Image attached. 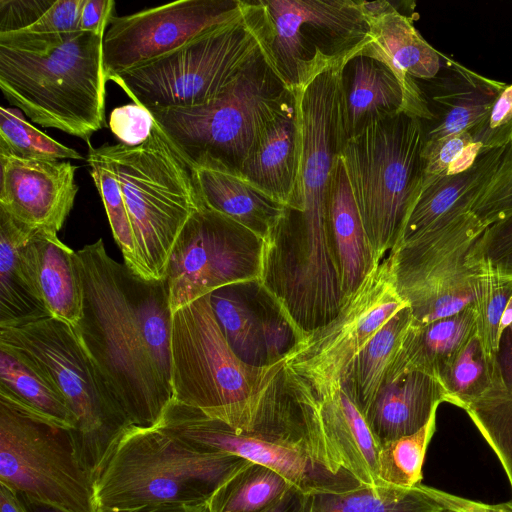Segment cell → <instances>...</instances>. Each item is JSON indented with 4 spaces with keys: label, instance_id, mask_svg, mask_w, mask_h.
<instances>
[{
    "label": "cell",
    "instance_id": "6da1fadb",
    "mask_svg": "<svg viewBox=\"0 0 512 512\" xmlns=\"http://www.w3.org/2000/svg\"><path fill=\"white\" fill-rule=\"evenodd\" d=\"M76 254L83 316L73 329L129 425L155 428L173 400L167 283L112 259L102 239Z\"/></svg>",
    "mask_w": 512,
    "mask_h": 512
},
{
    "label": "cell",
    "instance_id": "7a4b0ae2",
    "mask_svg": "<svg viewBox=\"0 0 512 512\" xmlns=\"http://www.w3.org/2000/svg\"><path fill=\"white\" fill-rule=\"evenodd\" d=\"M284 362L255 366L230 347L210 294L172 312L173 400L235 431L297 450L312 460L322 443L283 379Z\"/></svg>",
    "mask_w": 512,
    "mask_h": 512
},
{
    "label": "cell",
    "instance_id": "3957f363",
    "mask_svg": "<svg viewBox=\"0 0 512 512\" xmlns=\"http://www.w3.org/2000/svg\"><path fill=\"white\" fill-rule=\"evenodd\" d=\"M103 40L86 31L0 34V89L33 123L90 145L105 125Z\"/></svg>",
    "mask_w": 512,
    "mask_h": 512
},
{
    "label": "cell",
    "instance_id": "277c9868",
    "mask_svg": "<svg viewBox=\"0 0 512 512\" xmlns=\"http://www.w3.org/2000/svg\"><path fill=\"white\" fill-rule=\"evenodd\" d=\"M350 58L292 90L298 119L297 187L271 245L281 264L302 274L323 273L335 263L329 196L336 158L345 141L341 74Z\"/></svg>",
    "mask_w": 512,
    "mask_h": 512
},
{
    "label": "cell",
    "instance_id": "5b68a950",
    "mask_svg": "<svg viewBox=\"0 0 512 512\" xmlns=\"http://www.w3.org/2000/svg\"><path fill=\"white\" fill-rule=\"evenodd\" d=\"M249 463L230 453L201 451L159 427H130L96 475L98 503L111 510L204 504Z\"/></svg>",
    "mask_w": 512,
    "mask_h": 512
},
{
    "label": "cell",
    "instance_id": "8992f818",
    "mask_svg": "<svg viewBox=\"0 0 512 512\" xmlns=\"http://www.w3.org/2000/svg\"><path fill=\"white\" fill-rule=\"evenodd\" d=\"M123 193L135 244V274L165 280L168 260L184 225L203 204L194 167L154 120L137 146L101 145Z\"/></svg>",
    "mask_w": 512,
    "mask_h": 512
},
{
    "label": "cell",
    "instance_id": "52a82bcc",
    "mask_svg": "<svg viewBox=\"0 0 512 512\" xmlns=\"http://www.w3.org/2000/svg\"><path fill=\"white\" fill-rule=\"evenodd\" d=\"M424 122L404 112L369 121L339 156L375 258L397 244L423 184Z\"/></svg>",
    "mask_w": 512,
    "mask_h": 512
},
{
    "label": "cell",
    "instance_id": "ba28073f",
    "mask_svg": "<svg viewBox=\"0 0 512 512\" xmlns=\"http://www.w3.org/2000/svg\"><path fill=\"white\" fill-rule=\"evenodd\" d=\"M262 55L273 60L258 0L242 17L111 81L148 110L195 107L223 93Z\"/></svg>",
    "mask_w": 512,
    "mask_h": 512
},
{
    "label": "cell",
    "instance_id": "9c48e42d",
    "mask_svg": "<svg viewBox=\"0 0 512 512\" xmlns=\"http://www.w3.org/2000/svg\"><path fill=\"white\" fill-rule=\"evenodd\" d=\"M0 348L43 376L77 419L75 435L84 462L94 474L132 426L69 324L51 316L0 325Z\"/></svg>",
    "mask_w": 512,
    "mask_h": 512
},
{
    "label": "cell",
    "instance_id": "30bf717a",
    "mask_svg": "<svg viewBox=\"0 0 512 512\" xmlns=\"http://www.w3.org/2000/svg\"><path fill=\"white\" fill-rule=\"evenodd\" d=\"M293 99L273 60L262 55L203 105L149 111L192 167L226 165L239 170L262 130Z\"/></svg>",
    "mask_w": 512,
    "mask_h": 512
},
{
    "label": "cell",
    "instance_id": "8fae6325",
    "mask_svg": "<svg viewBox=\"0 0 512 512\" xmlns=\"http://www.w3.org/2000/svg\"><path fill=\"white\" fill-rule=\"evenodd\" d=\"M0 484L63 512H100L75 429L0 392Z\"/></svg>",
    "mask_w": 512,
    "mask_h": 512
},
{
    "label": "cell",
    "instance_id": "7c38bea8",
    "mask_svg": "<svg viewBox=\"0 0 512 512\" xmlns=\"http://www.w3.org/2000/svg\"><path fill=\"white\" fill-rule=\"evenodd\" d=\"M486 228L468 211L438 221L390 251L395 288L415 323L436 321L474 304L482 271L468 257Z\"/></svg>",
    "mask_w": 512,
    "mask_h": 512
},
{
    "label": "cell",
    "instance_id": "4fadbf2b",
    "mask_svg": "<svg viewBox=\"0 0 512 512\" xmlns=\"http://www.w3.org/2000/svg\"><path fill=\"white\" fill-rule=\"evenodd\" d=\"M406 306L395 288L388 258L382 259L332 320L290 345L283 355L284 367L305 380L321 399L344 383L358 354Z\"/></svg>",
    "mask_w": 512,
    "mask_h": 512
},
{
    "label": "cell",
    "instance_id": "5bb4252c",
    "mask_svg": "<svg viewBox=\"0 0 512 512\" xmlns=\"http://www.w3.org/2000/svg\"><path fill=\"white\" fill-rule=\"evenodd\" d=\"M276 72L291 89L362 48L369 26L354 0H260Z\"/></svg>",
    "mask_w": 512,
    "mask_h": 512
},
{
    "label": "cell",
    "instance_id": "9a60e30c",
    "mask_svg": "<svg viewBox=\"0 0 512 512\" xmlns=\"http://www.w3.org/2000/svg\"><path fill=\"white\" fill-rule=\"evenodd\" d=\"M263 254L260 237L202 204L184 225L168 260L171 311L224 287L258 286Z\"/></svg>",
    "mask_w": 512,
    "mask_h": 512
},
{
    "label": "cell",
    "instance_id": "2e32d148",
    "mask_svg": "<svg viewBox=\"0 0 512 512\" xmlns=\"http://www.w3.org/2000/svg\"><path fill=\"white\" fill-rule=\"evenodd\" d=\"M244 0H180L114 16L103 40L108 81L242 17Z\"/></svg>",
    "mask_w": 512,
    "mask_h": 512
},
{
    "label": "cell",
    "instance_id": "e0dca14e",
    "mask_svg": "<svg viewBox=\"0 0 512 512\" xmlns=\"http://www.w3.org/2000/svg\"><path fill=\"white\" fill-rule=\"evenodd\" d=\"M157 427L201 451L230 453L267 466L305 494L342 492L361 485L349 472H330L297 450L239 433L175 400L168 404Z\"/></svg>",
    "mask_w": 512,
    "mask_h": 512
},
{
    "label": "cell",
    "instance_id": "ac0fdd59",
    "mask_svg": "<svg viewBox=\"0 0 512 512\" xmlns=\"http://www.w3.org/2000/svg\"><path fill=\"white\" fill-rule=\"evenodd\" d=\"M369 31L359 55L386 65L403 93V112L427 123L433 119L425 95L415 79L432 80L442 70L445 56L422 37L413 19L388 1H358Z\"/></svg>",
    "mask_w": 512,
    "mask_h": 512
},
{
    "label": "cell",
    "instance_id": "d6986e66",
    "mask_svg": "<svg viewBox=\"0 0 512 512\" xmlns=\"http://www.w3.org/2000/svg\"><path fill=\"white\" fill-rule=\"evenodd\" d=\"M0 208L37 231L57 234L75 202L77 166L0 153Z\"/></svg>",
    "mask_w": 512,
    "mask_h": 512
},
{
    "label": "cell",
    "instance_id": "ffe728a7",
    "mask_svg": "<svg viewBox=\"0 0 512 512\" xmlns=\"http://www.w3.org/2000/svg\"><path fill=\"white\" fill-rule=\"evenodd\" d=\"M444 72L424 94L433 119L425 125V143L469 131L480 123L507 84L486 78L445 57Z\"/></svg>",
    "mask_w": 512,
    "mask_h": 512
},
{
    "label": "cell",
    "instance_id": "44dd1931",
    "mask_svg": "<svg viewBox=\"0 0 512 512\" xmlns=\"http://www.w3.org/2000/svg\"><path fill=\"white\" fill-rule=\"evenodd\" d=\"M442 402H448L442 383L412 371L384 383L364 417L381 446L419 431Z\"/></svg>",
    "mask_w": 512,
    "mask_h": 512
},
{
    "label": "cell",
    "instance_id": "7402d4cb",
    "mask_svg": "<svg viewBox=\"0 0 512 512\" xmlns=\"http://www.w3.org/2000/svg\"><path fill=\"white\" fill-rule=\"evenodd\" d=\"M200 198L205 206L231 218L263 241L284 217L287 206L226 165L194 168Z\"/></svg>",
    "mask_w": 512,
    "mask_h": 512
},
{
    "label": "cell",
    "instance_id": "603a6c76",
    "mask_svg": "<svg viewBox=\"0 0 512 512\" xmlns=\"http://www.w3.org/2000/svg\"><path fill=\"white\" fill-rule=\"evenodd\" d=\"M24 254L49 315L77 326L83 316V286L76 251L57 234L37 230L26 243Z\"/></svg>",
    "mask_w": 512,
    "mask_h": 512
},
{
    "label": "cell",
    "instance_id": "cb8c5ba5",
    "mask_svg": "<svg viewBox=\"0 0 512 512\" xmlns=\"http://www.w3.org/2000/svg\"><path fill=\"white\" fill-rule=\"evenodd\" d=\"M318 409L326 442L340 467L361 484L385 486L378 473L380 444L345 386L318 399Z\"/></svg>",
    "mask_w": 512,
    "mask_h": 512
},
{
    "label": "cell",
    "instance_id": "d4e9b609",
    "mask_svg": "<svg viewBox=\"0 0 512 512\" xmlns=\"http://www.w3.org/2000/svg\"><path fill=\"white\" fill-rule=\"evenodd\" d=\"M506 147L483 150L470 166L423 187L395 247L446 217L470 211L493 177Z\"/></svg>",
    "mask_w": 512,
    "mask_h": 512
},
{
    "label": "cell",
    "instance_id": "484cf974",
    "mask_svg": "<svg viewBox=\"0 0 512 512\" xmlns=\"http://www.w3.org/2000/svg\"><path fill=\"white\" fill-rule=\"evenodd\" d=\"M298 119L294 99L259 134L239 171L288 206L298 177Z\"/></svg>",
    "mask_w": 512,
    "mask_h": 512
},
{
    "label": "cell",
    "instance_id": "4316f807",
    "mask_svg": "<svg viewBox=\"0 0 512 512\" xmlns=\"http://www.w3.org/2000/svg\"><path fill=\"white\" fill-rule=\"evenodd\" d=\"M475 333L476 314L473 305L429 323L418 324L412 321L387 371L384 383L412 371L426 373L441 382L455 354Z\"/></svg>",
    "mask_w": 512,
    "mask_h": 512
},
{
    "label": "cell",
    "instance_id": "83f0119b",
    "mask_svg": "<svg viewBox=\"0 0 512 512\" xmlns=\"http://www.w3.org/2000/svg\"><path fill=\"white\" fill-rule=\"evenodd\" d=\"M332 244L344 302L380 262L367 239L342 160L338 154L329 196Z\"/></svg>",
    "mask_w": 512,
    "mask_h": 512
},
{
    "label": "cell",
    "instance_id": "f1b7e54d",
    "mask_svg": "<svg viewBox=\"0 0 512 512\" xmlns=\"http://www.w3.org/2000/svg\"><path fill=\"white\" fill-rule=\"evenodd\" d=\"M342 113L345 140L369 121L403 112L401 86L380 61L356 54L342 69Z\"/></svg>",
    "mask_w": 512,
    "mask_h": 512
},
{
    "label": "cell",
    "instance_id": "f546056e",
    "mask_svg": "<svg viewBox=\"0 0 512 512\" xmlns=\"http://www.w3.org/2000/svg\"><path fill=\"white\" fill-rule=\"evenodd\" d=\"M34 232L0 208V325L50 316L24 254Z\"/></svg>",
    "mask_w": 512,
    "mask_h": 512
},
{
    "label": "cell",
    "instance_id": "4dcf8cb0",
    "mask_svg": "<svg viewBox=\"0 0 512 512\" xmlns=\"http://www.w3.org/2000/svg\"><path fill=\"white\" fill-rule=\"evenodd\" d=\"M444 509L423 484L412 488L361 484L342 492H312L306 494L304 506V512H442Z\"/></svg>",
    "mask_w": 512,
    "mask_h": 512
},
{
    "label": "cell",
    "instance_id": "1f68e13d",
    "mask_svg": "<svg viewBox=\"0 0 512 512\" xmlns=\"http://www.w3.org/2000/svg\"><path fill=\"white\" fill-rule=\"evenodd\" d=\"M412 321L409 306L398 311L381 327L352 363L342 385L364 416L383 385L387 371Z\"/></svg>",
    "mask_w": 512,
    "mask_h": 512
},
{
    "label": "cell",
    "instance_id": "d6a6232c",
    "mask_svg": "<svg viewBox=\"0 0 512 512\" xmlns=\"http://www.w3.org/2000/svg\"><path fill=\"white\" fill-rule=\"evenodd\" d=\"M0 392L36 413L76 429L77 419L62 396L35 369L0 348Z\"/></svg>",
    "mask_w": 512,
    "mask_h": 512
},
{
    "label": "cell",
    "instance_id": "836d02e7",
    "mask_svg": "<svg viewBox=\"0 0 512 512\" xmlns=\"http://www.w3.org/2000/svg\"><path fill=\"white\" fill-rule=\"evenodd\" d=\"M503 381L498 357L486 353L476 333L455 354L441 378L448 403L464 410Z\"/></svg>",
    "mask_w": 512,
    "mask_h": 512
},
{
    "label": "cell",
    "instance_id": "e575fe53",
    "mask_svg": "<svg viewBox=\"0 0 512 512\" xmlns=\"http://www.w3.org/2000/svg\"><path fill=\"white\" fill-rule=\"evenodd\" d=\"M292 486L277 471L250 462L222 484L207 505L209 512H264Z\"/></svg>",
    "mask_w": 512,
    "mask_h": 512
},
{
    "label": "cell",
    "instance_id": "d590c367",
    "mask_svg": "<svg viewBox=\"0 0 512 512\" xmlns=\"http://www.w3.org/2000/svg\"><path fill=\"white\" fill-rule=\"evenodd\" d=\"M217 321L235 354L244 362L267 365L262 317L236 290L224 287L210 294Z\"/></svg>",
    "mask_w": 512,
    "mask_h": 512
},
{
    "label": "cell",
    "instance_id": "8d00e7d4",
    "mask_svg": "<svg viewBox=\"0 0 512 512\" xmlns=\"http://www.w3.org/2000/svg\"><path fill=\"white\" fill-rule=\"evenodd\" d=\"M435 427L436 415L419 431L380 446L378 473L386 485L412 488L421 484L425 454Z\"/></svg>",
    "mask_w": 512,
    "mask_h": 512
},
{
    "label": "cell",
    "instance_id": "74e56055",
    "mask_svg": "<svg viewBox=\"0 0 512 512\" xmlns=\"http://www.w3.org/2000/svg\"><path fill=\"white\" fill-rule=\"evenodd\" d=\"M87 163L101 196L111 231L123 254L124 263L135 273L136 258L132 227L117 176L99 147L89 145Z\"/></svg>",
    "mask_w": 512,
    "mask_h": 512
},
{
    "label": "cell",
    "instance_id": "f35d334b",
    "mask_svg": "<svg viewBox=\"0 0 512 512\" xmlns=\"http://www.w3.org/2000/svg\"><path fill=\"white\" fill-rule=\"evenodd\" d=\"M0 153L35 160L83 159L76 150L31 125L19 109L5 106L0 108Z\"/></svg>",
    "mask_w": 512,
    "mask_h": 512
},
{
    "label": "cell",
    "instance_id": "ab89813d",
    "mask_svg": "<svg viewBox=\"0 0 512 512\" xmlns=\"http://www.w3.org/2000/svg\"><path fill=\"white\" fill-rule=\"evenodd\" d=\"M465 411L503 465L512 452V389L503 381Z\"/></svg>",
    "mask_w": 512,
    "mask_h": 512
},
{
    "label": "cell",
    "instance_id": "60d3db41",
    "mask_svg": "<svg viewBox=\"0 0 512 512\" xmlns=\"http://www.w3.org/2000/svg\"><path fill=\"white\" fill-rule=\"evenodd\" d=\"M476 298V334L486 351L498 357L500 349V322L505 307L512 296V279L481 270Z\"/></svg>",
    "mask_w": 512,
    "mask_h": 512
},
{
    "label": "cell",
    "instance_id": "b9f144b4",
    "mask_svg": "<svg viewBox=\"0 0 512 512\" xmlns=\"http://www.w3.org/2000/svg\"><path fill=\"white\" fill-rule=\"evenodd\" d=\"M468 261L481 270L512 279V213L485 229Z\"/></svg>",
    "mask_w": 512,
    "mask_h": 512
},
{
    "label": "cell",
    "instance_id": "7bdbcfd3",
    "mask_svg": "<svg viewBox=\"0 0 512 512\" xmlns=\"http://www.w3.org/2000/svg\"><path fill=\"white\" fill-rule=\"evenodd\" d=\"M470 211L487 227L512 213V144Z\"/></svg>",
    "mask_w": 512,
    "mask_h": 512
},
{
    "label": "cell",
    "instance_id": "ee69618b",
    "mask_svg": "<svg viewBox=\"0 0 512 512\" xmlns=\"http://www.w3.org/2000/svg\"><path fill=\"white\" fill-rule=\"evenodd\" d=\"M468 132L482 150L512 144V84L506 85L484 119Z\"/></svg>",
    "mask_w": 512,
    "mask_h": 512
},
{
    "label": "cell",
    "instance_id": "f6af8a7d",
    "mask_svg": "<svg viewBox=\"0 0 512 512\" xmlns=\"http://www.w3.org/2000/svg\"><path fill=\"white\" fill-rule=\"evenodd\" d=\"M475 145L468 131L424 143L422 188L446 175Z\"/></svg>",
    "mask_w": 512,
    "mask_h": 512
},
{
    "label": "cell",
    "instance_id": "bcb514c9",
    "mask_svg": "<svg viewBox=\"0 0 512 512\" xmlns=\"http://www.w3.org/2000/svg\"><path fill=\"white\" fill-rule=\"evenodd\" d=\"M154 125L150 111L142 105L133 103L116 107L110 113L111 132L128 146H137L148 139Z\"/></svg>",
    "mask_w": 512,
    "mask_h": 512
},
{
    "label": "cell",
    "instance_id": "7dc6e473",
    "mask_svg": "<svg viewBox=\"0 0 512 512\" xmlns=\"http://www.w3.org/2000/svg\"><path fill=\"white\" fill-rule=\"evenodd\" d=\"M85 0H56L30 27L21 30L34 33H70L79 31Z\"/></svg>",
    "mask_w": 512,
    "mask_h": 512
},
{
    "label": "cell",
    "instance_id": "c3c4849f",
    "mask_svg": "<svg viewBox=\"0 0 512 512\" xmlns=\"http://www.w3.org/2000/svg\"><path fill=\"white\" fill-rule=\"evenodd\" d=\"M53 3L52 0H0V34L30 27Z\"/></svg>",
    "mask_w": 512,
    "mask_h": 512
},
{
    "label": "cell",
    "instance_id": "681fc988",
    "mask_svg": "<svg viewBox=\"0 0 512 512\" xmlns=\"http://www.w3.org/2000/svg\"><path fill=\"white\" fill-rule=\"evenodd\" d=\"M427 492L444 508L457 512H512V500L488 504L454 495L425 485Z\"/></svg>",
    "mask_w": 512,
    "mask_h": 512
},
{
    "label": "cell",
    "instance_id": "f907efd6",
    "mask_svg": "<svg viewBox=\"0 0 512 512\" xmlns=\"http://www.w3.org/2000/svg\"><path fill=\"white\" fill-rule=\"evenodd\" d=\"M113 0H85L79 30L104 36L114 15Z\"/></svg>",
    "mask_w": 512,
    "mask_h": 512
},
{
    "label": "cell",
    "instance_id": "816d5d0a",
    "mask_svg": "<svg viewBox=\"0 0 512 512\" xmlns=\"http://www.w3.org/2000/svg\"><path fill=\"white\" fill-rule=\"evenodd\" d=\"M100 512H209V509L207 503H164L122 510L101 509Z\"/></svg>",
    "mask_w": 512,
    "mask_h": 512
},
{
    "label": "cell",
    "instance_id": "f5cc1de1",
    "mask_svg": "<svg viewBox=\"0 0 512 512\" xmlns=\"http://www.w3.org/2000/svg\"><path fill=\"white\" fill-rule=\"evenodd\" d=\"M306 494L292 486L277 502L264 512H304Z\"/></svg>",
    "mask_w": 512,
    "mask_h": 512
},
{
    "label": "cell",
    "instance_id": "db71d44e",
    "mask_svg": "<svg viewBox=\"0 0 512 512\" xmlns=\"http://www.w3.org/2000/svg\"><path fill=\"white\" fill-rule=\"evenodd\" d=\"M498 360L509 389H512V325L501 336Z\"/></svg>",
    "mask_w": 512,
    "mask_h": 512
},
{
    "label": "cell",
    "instance_id": "11a10c76",
    "mask_svg": "<svg viewBox=\"0 0 512 512\" xmlns=\"http://www.w3.org/2000/svg\"><path fill=\"white\" fill-rule=\"evenodd\" d=\"M0 512H28L17 493L0 484Z\"/></svg>",
    "mask_w": 512,
    "mask_h": 512
},
{
    "label": "cell",
    "instance_id": "9f6ffc18",
    "mask_svg": "<svg viewBox=\"0 0 512 512\" xmlns=\"http://www.w3.org/2000/svg\"><path fill=\"white\" fill-rule=\"evenodd\" d=\"M19 497L21 498V500L28 512H63V511H61L57 508H54L50 505L29 501V500L21 497L20 495H19Z\"/></svg>",
    "mask_w": 512,
    "mask_h": 512
},
{
    "label": "cell",
    "instance_id": "6f0895ef",
    "mask_svg": "<svg viewBox=\"0 0 512 512\" xmlns=\"http://www.w3.org/2000/svg\"><path fill=\"white\" fill-rule=\"evenodd\" d=\"M512 325V296L510 297L505 310L503 312L501 322H500V334L502 336L503 332Z\"/></svg>",
    "mask_w": 512,
    "mask_h": 512
},
{
    "label": "cell",
    "instance_id": "680465c9",
    "mask_svg": "<svg viewBox=\"0 0 512 512\" xmlns=\"http://www.w3.org/2000/svg\"><path fill=\"white\" fill-rule=\"evenodd\" d=\"M512 489V452L506 462L502 465Z\"/></svg>",
    "mask_w": 512,
    "mask_h": 512
},
{
    "label": "cell",
    "instance_id": "91938a15",
    "mask_svg": "<svg viewBox=\"0 0 512 512\" xmlns=\"http://www.w3.org/2000/svg\"><path fill=\"white\" fill-rule=\"evenodd\" d=\"M442 512H457V511L445 508Z\"/></svg>",
    "mask_w": 512,
    "mask_h": 512
}]
</instances>
